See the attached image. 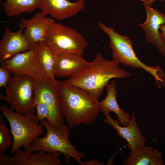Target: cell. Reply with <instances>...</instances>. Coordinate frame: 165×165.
<instances>
[{
	"label": "cell",
	"mask_w": 165,
	"mask_h": 165,
	"mask_svg": "<svg viewBox=\"0 0 165 165\" xmlns=\"http://www.w3.org/2000/svg\"><path fill=\"white\" fill-rule=\"evenodd\" d=\"M116 60H106L98 52L88 67L63 82L84 90L98 100L110 79L131 75Z\"/></svg>",
	"instance_id": "cell-1"
},
{
	"label": "cell",
	"mask_w": 165,
	"mask_h": 165,
	"mask_svg": "<svg viewBox=\"0 0 165 165\" xmlns=\"http://www.w3.org/2000/svg\"><path fill=\"white\" fill-rule=\"evenodd\" d=\"M58 93L62 115L70 128L94 122L100 111L98 100L84 90L60 81Z\"/></svg>",
	"instance_id": "cell-2"
},
{
	"label": "cell",
	"mask_w": 165,
	"mask_h": 165,
	"mask_svg": "<svg viewBox=\"0 0 165 165\" xmlns=\"http://www.w3.org/2000/svg\"><path fill=\"white\" fill-rule=\"evenodd\" d=\"M98 26L109 37V47L112 51L113 60L124 66L142 69L152 75L159 89L165 86V73L163 70L159 65L151 67L141 62L136 55L132 41L129 37L119 34L101 22H99Z\"/></svg>",
	"instance_id": "cell-3"
},
{
	"label": "cell",
	"mask_w": 165,
	"mask_h": 165,
	"mask_svg": "<svg viewBox=\"0 0 165 165\" xmlns=\"http://www.w3.org/2000/svg\"><path fill=\"white\" fill-rule=\"evenodd\" d=\"M39 123L46 128V133L42 138H35L27 151L31 153L41 150L50 153L60 152L67 164L72 157L79 165H82L81 159L85 157V155L76 150L75 146L69 142L70 132L67 126L64 124L61 129H57L46 119L40 120Z\"/></svg>",
	"instance_id": "cell-4"
},
{
	"label": "cell",
	"mask_w": 165,
	"mask_h": 165,
	"mask_svg": "<svg viewBox=\"0 0 165 165\" xmlns=\"http://www.w3.org/2000/svg\"><path fill=\"white\" fill-rule=\"evenodd\" d=\"M0 110L10 127L13 140L11 154L22 147L28 150L34 140L43 133L44 127L38 123L39 119L36 115L17 113L6 105H1Z\"/></svg>",
	"instance_id": "cell-5"
},
{
	"label": "cell",
	"mask_w": 165,
	"mask_h": 165,
	"mask_svg": "<svg viewBox=\"0 0 165 165\" xmlns=\"http://www.w3.org/2000/svg\"><path fill=\"white\" fill-rule=\"evenodd\" d=\"M34 80L27 75L12 77L5 88L6 95L0 93L1 99L6 101L10 108L20 114H34Z\"/></svg>",
	"instance_id": "cell-6"
},
{
	"label": "cell",
	"mask_w": 165,
	"mask_h": 165,
	"mask_svg": "<svg viewBox=\"0 0 165 165\" xmlns=\"http://www.w3.org/2000/svg\"><path fill=\"white\" fill-rule=\"evenodd\" d=\"M45 41L56 54L82 55L87 46L86 39L77 30L55 22L48 28Z\"/></svg>",
	"instance_id": "cell-7"
},
{
	"label": "cell",
	"mask_w": 165,
	"mask_h": 165,
	"mask_svg": "<svg viewBox=\"0 0 165 165\" xmlns=\"http://www.w3.org/2000/svg\"><path fill=\"white\" fill-rule=\"evenodd\" d=\"M59 81L55 77L45 76L34 80V100L44 102L49 110L47 120L54 128L61 129L64 125V118L62 112L58 90Z\"/></svg>",
	"instance_id": "cell-8"
},
{
	"label": "cell",
	"mask_w": 165,
	"mask_h": 165,
	"mask_svg": "<svg viewBox=\"0 0 165 165\" xmlns=\"http://www.w3.org/2000/svg\"><path fill=\"white\" fill-rule=\"evenodd\" d=\"M37 47L38 43L32 44L29 50L2 62L1 67L12 70L13 76L27 75L35 80L44 78L45 72L37 60Z\"/></svg>",
	"instance_id": "cell-9"
},
{
	"label": "cell",
	"mask_w": 165,
	"mask_h": 165,
	"mask_svg": "<svg viewBox=\"0 0 165 165\" xmlns=\"http://www.w3.org/2000/svg\"><path fill=\"white\" fill-rule=\"evenodd\" d=\"M54 19L49 17H44L40 11L36 12L29 19L20 18V22L16 23L24 29L22 34L31 44L45 41L47 31L53 23Z\"/></svg>",
	"instance_id": "cell-10"
},
{
	"label": "cell",
	"mask_w": 165,
	"mask_h": 165,
	"mask_svg": "<svg viewBox=\"0 0 165 165\" xmlns=\"http://www.w3.org/2000/svg\"><path fill=\"white\" fill-rule=\"evenodd\" d=\"M85 5V0L74 2L69 0H41L39 9L43 16L50 15L61 20L76 15L83 9Z\"/></svg>",
	"instance_id": "cell-11"
},
{
	"label": "cell",
	"mask_w": 165,
	"mask_h": 165,
	"mask_svg": "<svg viewBox=\"0 0 165 165\" xmlns=\"http://www.w3.org/2000/svg\"><path fill=\"white\" fill-rule=\"evenodd\" d=\"M147 14L145 22L138 24L144 30L148 42L156 46L160 53L165 56V44L160 36L159 28L165 24V14L151 6L143 4Z\"/></svg>",
	"instance_id": "cell-12"
},
{
	"label": "cell",
	"mask_w": 165,
	"mask_h": 165,
	"mask_svg": "<svg viewBox=\"0 0 165 165\" xmlns=\"http://www.w3.org/2000/svg\"><path fill=\"white\" fill-rule=\"evenodd\" d=\"M23 29L19 26L16 32L6 28L4 34L0 41V63L10 59L16 54L29 50L32 45L29 43L22 34Z\"/></svg>",
	"instance_id": "cell-13"
},
{
	"label": "cell",
	"mask_w": 165,
	"mask_h": 165,
	"mask_svg": "<svg viewBox=\"0 0 165 165\" xmlns=\"http://www.w3.org/2000/svg\"><path fill=\"white\" fill-rule=\"evenodd\" d=\"M106 117L104 120V122L111 125L117 130V133L121 138L127 140V145L130 151L145 146L147 140L138 127L133 113L131 115L130 123L127 126H121L118 121L113 119L109 114L107 115Z\"/></svg>",
	"instance_id": "cell-14"
},
{
	"label": "cell",
	"mask_w": 165,
	"mask_h": 165,
	"mask_svg": "<svg viewBox=\"0 0 165 165\" xmlns=\"http://www.w3.org/2000/svg\"><path fill=\"white\" fill-rule=\"evenodd\" d=\"M60 152L53 153L41 150L37 154L28 151L16 150L13 156H9V165H61Z\"/></svg>",
	"instance_id": "cell-15"
},
{
	"label": "cell",
	"mask_w": 165,
	"mask_h": 165,
	"mask_svg": "<svg viewBox=\"0 0 165 165\" xmlns=\"http://www.w3.org/2000/svg\"><path fill=\"white\" fill-rule=\"evenodd\" d=\"M55 76L70 77L88 67L91 64L82 55L73 53L56 54Z\"/></svg>",
	"instance_id": "cell-16"
},
{
	"label": "cell",
	"mask_w": 165,
	"mask_h": 165,
	"mask_svg": "<svg viewBox=\"0 0 165 165\" xmlns=\"http://www.w3.org/2000/svg\"><path fill=\"white\" fill-rule=\"evenodd\" d=\"M107 94L105 98L100 102V111L106 117L108 114L112 112L116 115L119 123L127 126L131 120L130 115L122 109L116 100L117 92L116 82L112 80L106 87Z\"/></svg>",
	"instance_id": "cell-17"
},
{
	"label": "cell",
	"mask_w": 165,
	"mask_h": 165,
	"mask_svg": "<svg viewBox=\"0 0 165 165\" xmlns=\"http://www.w3.org/2000/svg\"><path fill=\"white\" fill-rule=\"evenodd\" d=\"M123 165H163L161 153L150 146L139 147L130 151Z\"/></svg>",
	"instance_id": "cell-18"
},
{
	"label": "cell",
	"mask_w": 165,
	"mask_h": 165,
	"mask_svg": "<svg viewBox=\"0 0 165 165\" xmlns=\"http://www.w3.org/2000/svg\"><path fill=\"white\" fill-rule=\"evenodd\" d=\"M6 15L13 17L23 13H31L39 9L41 0H0Z\"/></svg>",
	"instance_id": "cell-19"
},
{
	"label": "cell",
	"mask_w": 165,
	"mask_h": 165,
	"mask_svg": "<svg viewBox=\"0 0 165 165\" xmlns=\"http://www.w3.org/2000/svg\"><path fill=\"white\" fill-rule=\"evenodd\" d=\"M37 58L45 72V76L55 77L56 54L45 41L38 43Z\"/></svg>",
	"instance_id": "cell-20"
},
{
	"label": "cell",
	"mask_w": 165,
	"mask_h": 165,
	"mask_svg": "<svg viewBox=\"0 0 165 165\" xmlns=\"http://www.w3.org/2000/svg\"><path fill=\"white\" fill-rule=\"evenodd\" d=\"M10 133L5 124H0V154L6 152L12 144Z\"/></svg>",
	"instance_id": "cell-21"
},
{
	"label": "cell",
	"mask_w": 165,
	"mask_h": 165,
	"mask_svg": "<svg viewBox=\"0 0 165 165\" xmlns=\"http://www.w3.org/2000/svg\"><path fill=\"white\" fill-rule=\"evenodd\" d=\"M36 111V115L39 120H47L49 116V110L46 104L43 101L34 100Z\"/></svg>",
	"instance_id": "cell-22"
},
{
	"label": "cell",
	"mask_w": 165,
	"mask_h": 165,
	"mask_svg": "<svg viewBox=\"0 0 165 165\" xmlns=\"http://www.w3.org/2000/svg\"><path fill=\"white\" fill-rule=\"evenodd\" d=\"M13 72L11 70L0 67V87L5 88L8 85L12 77Z\"/></svg>",
	"instance_id": "cell-23"
},
{
	"label": "cell",
	"mask_w": 165,
	"mask_h": 165,
	"mask_svg": "<svg viewBox=\"0 0 165 165\" xmlns=\"http://www.w3.org/2000/svg\"><path fill=\"white\" fill-rule=\"evenodd\" d=\"M8 157L5 152L0 154V165H9Z\"/></svg>",
	"instance_id": "cell-24"
},
{
	"label": "cell",
	"mask_w": 165,
	"mask_h": 165,
	"mask_svg": "<svg viewBox=\"0 0 165 165\" xmlns=\"http://www.w3.org/2000/svg\"><path fill=\"white\" fill-rule=\"evenodd\" d=\"M103 163L93 159L85 161L83 162L82 165H102Z\"/></svg>",
	"instance_id": "cell-25"
},
{
	"label": "cell",
	"mask_w": 165,
	"mask_h": 165,
	"mask_svg": "<svg viewBox=\"0 0 165 165\" xmlns=\"http://www.w3.org/2000/svg\"><path fill=\"white\" fill-rule=\"evenodd\" d=\"M159 28L162 31L160 34L161 38L165 44V24L160 25Z\"/></svg>",
	"instance_id": "cell-26"
},
{
	"label": "cell",
	"mask_w": 165,
	"mask_h": 165,
	"mask_svg": "<svg viewBox=\"0 0 165 165\" xmlns=\"http://www.w3.org/2000/svg\"><path fill=\"white\" fill-rule=\"evenodd\" d=\"M143 2V4H145L149 6H151L153 3L156 0L160 1L162 2H163L164 0H139Z\"/></svg>",
	"instance_id": "cell-27"
},
{
	"label": "cell",
	"mask_w": 165,
	"mask_h": 165,
	"mask_svg": "<svg viewBox=\"0 0 165 165\" xmlns=\"http://www.w3.org/2000/svg\"><path fill=\"white\" fill-rule=\"evenodd\" d=\"M5 121L4 120L3 117L2 116H0V123L5 124Z\"/></svg>",
	"instance_id": "cell-28"
}]
</instances>
